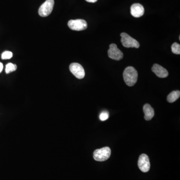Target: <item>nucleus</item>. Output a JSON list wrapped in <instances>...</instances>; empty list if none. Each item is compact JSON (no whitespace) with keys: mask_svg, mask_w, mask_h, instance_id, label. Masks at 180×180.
<instances>
[{"mask_svg":"<svg viewBox=\"0 0 180 180\" xmlns=\"http://www.w3.org/2000/svg\"><path fill=\"white\" fill-rule=\"evenodd\" d=\"M138 74L136 70L133 67H128L123 73L124 81L126 85L132 87L135 85L138 80Z\"/></svg>","mask_w":180,"mask_h":180,"instance_id":"nucleus-1","label":"nucleus"},{"mask_svg":"<svg viewBox=\"0 0 180 180\" xmlns=\"http://www.w3.org/2000/svg\"><path fill=\"white\" fill-rule=\"evenodd\" d=\"M111 154V150L108 147L97 149L94 152L93 157L95 160L103 162L108 159Z\"/></svg>","mask_w":180,"mask_h":180,"instance_id":"nucleus-2","label":"nucleus"},{"mask_svg":"<svg viewBox=\"0 0 180 180\" xmlns=\"http://www.w3.org/2000/svg\"><path fill=\"white\" fill-rule=\"evenodd\" d=\"M121 43L126 48H139L140 44L135 39L131 37L128 34L122 33L121 34Z\"/></svg>","mask_w":180,"mask_h":180,"instance_id":"nucleus-3","label":"nucleus"},{"mask_svg":"<svg viewBox=\"0 0 180 180\" xmlns=\"http://www.w3.org/2000/svg\"><path fill=\"white\" fill-rule=\"evenodd\" d=\"M54 6V0H46L39 9V15L43 17L48 16L52 12Z\"/></svg>","mask_w":180,"mask_h":180,"instance_id":"nucleus-4","label":"nucleus"},{"mask_svg":"<svg viewBox=\"0 0 180 180\" xmlns=\"http://www.w3.org/2000/svg\"><path fill=\"white\" fill-rule=\"evenodd\" d=\"M68 25L72 30L80 31L87 29V23L84 20H71L68 22Z\"/></svg>","mask_w":180,"mask_h":180,"instance_id":"nucleus-5","label":"nucleus"},{"mask_svg":"<svg viewBox=\"0 0 180 180\" xmlns=\"http://www.w3.org/2000/svg\"><path fill=\"white\" fill-rule=\"evenodd\" d=\"M70 70L71 72L77 78L82 79L85 76V72L84 68L80 64L73 63L70 65Z\"/></svg>","mask_w":180,"mask_h":180,"instance_id":"nucleus-6","label":"nucleus"},{"mask_svg":"<svg viewBox=\"0 0 180 180\" xmlns=\"http://www.w3.org/2000/svg\"><path fill=\"white\" fill-rule=\"evenodd\" d=\"M109 57L114 60L119 61L123 58L122 52L119 49L115 44H112L110 45V48L108 51Z\"/></svg>","mask_w":180,"mask_h":180,"instance_id":"nucleus-7","label":"nucleus"},{"mask_svg":"<svg viewBox=\"0 0 180 180\" xmlns=\"http://www.w3.org/2000/svg\"><path fill=\"white\" fill-rule=\"evenodd\" d=\"M138 165L139 169L142 172L146 173L148 172L150 169V160L146 154H143L139 157Z\"/></svg>","mask_w":180,"mask_h":180,"instance_id":"nucleus-8","label":"nucleus"},{"mask_svg":"<svg viewBox=\"0 0 180 180\" xmlns=\"http://www.w3.org/2000/svg\"><path fill=\"white\" fill-rule=\"evenodd\" d=\"M144 8L140 4L135 3L131 6V15L135 18H139L142 17L144 14Z\"/></svg>","mask_w":180,"mask_h":180,"instance_id":"nucleus-9","label":"nucleus"},{"mask_svg":"<svg viewBox=\"0 0 180 180\" xmlns=\"http://www.w3.org/2000/svg\"><path fill=\"white\" fill-rule=\"evenodd\" d=\"M152 70L157 76L161 78H166L168 77L169 75L168 71L166 69L157 64H155L153 65Z\"/></svg>","mask_w":180,"mask_h":180,"instance_id":"nucleus-10","label":"nucleus"},{"mask_svg":"<svg viewBox=\"0 0 180 180\" xmlns=\"http://www.w3.org/2000/svg\"><path fill=\"white\" fill-rule=\"evenodd\" d=\"M143 111L145 114V119L147 121H150L153 118L155 115V112L153 108L148 104H146L143 107Z\"/></svg>","mask_w":180,"mask_h":180,"instance_id":"nucleus-11","label":"nucleus"},{"mask_svg":"<svg viewBox=\"0 0 180 180\" xmlns=\"http://www.w3.org/2000/svg\"><path fill=\"white\" fill-rule=\"evenodd\" d=\"M180 96V92L179 91H173L167 97V101L168 102L172 103L175 102L179 99Z\"/></svg>","mask_w":180,"mask_h":180,"instance_id":"nucleus-12","label":"nucleus"},{"mask_svg":"<svg viewBox=\"0 0 180 180\" xmlns=\"http://www.w3.org/2000/svg\"><path fill=\"white\" fill-rule=\"evenodd\" d=\"M17 69V66L16 64H13L10 63L8 64L6 66V74H9L12 72L16 70Z\"/></svg>","mask_w":180,"mask_h":180,"instance_id":"nucleus-13","label":"nucleus"},{"mask_svg":"<svg viewBox=\"0 0 180 180\" xmlns=\"http://www.w3.org/2000/svg\"><path fill=\"white\" fill-rule=\"evenodd\" d=\"M172 52L174 54L180 55V44L177 43H174L172 45L171 47Z\"/></svg>","mask_w":180,"mask_h":180,"instance_id":"nucleus-14","label":"nucleus"},{"mask_svg":"<svg viewBox=\"0 0 180 180\" xmlns=\"http://www.w3.org/2000/svg\"><path fill=\"white\" fill-rule=\"evenodd\" d=\"M13 54L12 52L10 51H5L2 54L1 58L3 60L10 59L11 58H12Z\"/></svg>","mask_w":180,"mask_h":180,"instance_id":"nucleus-15","label":"nucleus"},{"mask_svg":"<svg viewBox=\"0 0 180 180\" xmlns=\"http://www.w3.org/2000/svg\"><path fill=\"white\" fill-rule=\"evenodd\" d=\"M109 114L108 112H103L101 113L99 116V118L102 121H104L109 118Z\"/></svg>","mask_w":180,"mask_h":180,"instance_id":"nucleus-16","label":"nucleus"},{"mask_svg":"<svg viewBox=\"0 0 180 180\" xmlns=\"http://www.w3.org/2000/svg\"><path fill=\"white\" fill-rule=\"evenodd\" d=\"M86 1L88 2H89V3H95V2H96L98 0H86Z\"/></svg>","mask_w":180,"mask_h":180,"instance_id":"nucleus-17","label":"nucleus"},{"mask_svg":"<svg viewBox=\"0 0 180 180\" xmlns=\"http://www.w3.org/2000/svg\"><path fill=\"white\" fill-rule=\"evenodd\" d=\"M3 69V65L2 63H0V73H1Z\"/></svg>","mask_w":180,"mask_h":180,"instance_id":"nucleus-18","label":"nucleus"}]
</instances>
